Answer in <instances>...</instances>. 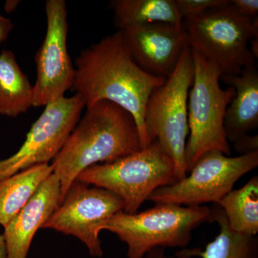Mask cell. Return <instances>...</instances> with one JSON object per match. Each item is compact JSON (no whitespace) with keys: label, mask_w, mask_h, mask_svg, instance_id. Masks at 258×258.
I'll return each mask as SVG.
<instances>
[{"label":"cell","mask_w":258,"mask_h":258,"mask_svg":"<svg viewBox=\"0 0 258 258\" xmlns=\"http://www.w3.org/2000/svg\"><path fill=\"white\" fill-rule=\"evenodd\" d=\"M71 91L84 100L86 108L101 101H111L133 116L142 149L147 147L144 111L148 98L166 79L147 74L134 62L118 30L81 51L76 60Z\"/></svg>","instance_id":"obj_1"},{"label":"cell","mask_w":258,"mask_h":258,"mask_svg":"<svg viewBox=\"0 0 258 258\" xmlns=\"http://www.w3.org/2000/svg\"><path fill=\"white\" fill-rule=\"evenodd\" d=\"M142 149L135 120L111 101L88 107L51 165L60 181L62 202L78 176L89 166L106 164Z\"/></svg>","instance_id":"obj_2"},{"label":"cell","mask_w":258,"mask_h":258,"mask_svg":"<svg viewBox=\"0 0 258 258\" xmlns=\"http://www.w3.org/2000/svg\"><path fill=\"white\" fill-rule=\"evenodd\" d=\"M193 79L192 52L187 43L172 74L151 93L144 111L147 146L154 142L160 144L174 162L177 181L187 175L185 147L189 134L188 96Z\"/></svg>","instance_id":"obj_3"},{"label":"cell","mask_w":258,"mask_h":258,"mask_svg":"<svg viewBox=\"0 0 258 258\" xmlns=\"http://www.w3.org/2000/svg\"><path fill=\"white\" fill-rule=\"evenodd\" d=\"M211 208L206 205L183 207L157 203L135 214L118 212L101 226L118 236L128 247V258H143L156 247H185L192 232L210 221Z\"/></svg>","instance_id":"obj_4"},{"label":"cell","mask_w":258,"mask_h":258,"mask_svg":"<svg viewBox=\"0 0 258 258\" xmlns=\"http://www.w3.org/2000/svg\"><path fill=\"white\" fill-rule=\"evenodd\" d=\"M194 79L188 96L189 139L185 147V164L189 173L203 154L220 151L230 157L231 150L224 127L226 111L235 95V88L222 89L220 70L191 50Z\"/></svg>","instance_id":"obj_5"},{"label":"cell","mask_w":258,"mask_h":258,"mask_svg":"<svg viewBox=\"0 0 258 258\" xmlns=\"http://www.w3.org/2000/svg\"><path fill=\"white\" fill-rule=\"evenodd\" d=\"M182 24L191 50L215 64L222 76L238 75L247 66L256 64L249 44L258 37V17L242 16L230 1L185 19Z\"/></svg>","instance_id":"obj_6"},{"label":"cell","mask_w":258,"mask_h":258,"mask_svg":"<svg viewBox=\"0 0 258 258\" xmlns=\"http://www.w3.org/2000/svg\"><path fill=\"white\" fill-rule=\"evenodd\" d=\"M76 180L115 194L128 214L137 213L159 188L177 181L172 159L157 142L113 162L89 166Z\"/></svg>","instance_id":"obj_7"},{"label":"cell","mask_w":258,"mask_h":258,"mask_svg":"<svg viewBox=\"0 0 258 258\" xmlns=\"http://www.w3.org/2000/svg\"><path fill=\"white\" fill-rule=\"evenodd\" d=\"M258 166V151L230 157L220 151H210L195 163L189 175L154 191L148 200L188 206L218 204L244 174Z\"/></svg>","instance_id":"obj_8"},{"label":"cell","mask_w":258,"mask_h":258,"mask_svg":"<svg viewBox=\"0 0 258 258\" xmlns=\"http://www.w3.org/2000/svg\"><path fill=\"white\" fill-rule=\"evenodd\" d=\"M123 210V200L115 194L76 180L42 228L74 236L86 244L91 256L101 257V226Z\"/></svg>","instance_id":"obj_9"},{"label":"cell","mask_w":258,"mask_h":258,"mask_svg":"<svg viewBox=\"0 0 258 258\" xmlns=\"http://www.w3.org/2000/svg\"><path fill=\"white\" fill-rule=\"evenodd\" d=\"M84 107V100L79 94L62 97L45 106L18 152L0 160V180L52 161L79 121Z\"/></svg>","instance_id":"obj_10"},{"label":"cell","mask_w":258,"mask_h":258,"mask_svg":"<svg viewBox=\"0 0 258 258\" xmlns=\"http://www.w3.org/2000/svg\"><path fill=\"white\" fill-rule=\"evenodd\" d=\"M47 30L35 55L37 78L33 107L47 106L62 98L74 85L75 67L68 52V11L64 0L45 3Z\"/></svg>","instance_id":"obj_11"},{"label":"cell","mask_w":258,"mask_h":258,"mask_svg":"<svg viewBox=\"0 0 258 258\" xmlns=\"http://www.w3.org/2000/svg\"><path fill=\"white\" fill-rule=\"evenodd\" d=\"M120 31L134 62L147 74L166 79L188 43L183 24L150 23Z\"/></svg>","instance_id":"obj_12"},{"label":"cell","mask_w":258,"mask_h":258,"mask_svg":"<svg viewBox=\"0 0 258 258\" xmlns=\"http://www.w3.org/2000/svg\"><path fill=\"white\" fill-rule=\"evenodd\" d=\"M62 203L60 181L52 174L5 227L7 258H27L37 231Z\"/></svg>","instance_id":"obj_13"},{"label":"cell","mask_w":258,"mask_h":258,"mask_svg":"<svg viewBox=\"0 0 258 258\" xmlns=\"http://www.w3.org/2000/svg\"><path fill=\"white\" fill-rule=\"evenodd\" d=\"M225 84L235 88V95L226 111L224 127L228 142L235 143L258 125V71L249 66L238 75L222 76Z\"/></svg>","instance_id":"obj_14"},{"label":"cell","mask_w":258,"mask_h":258,"mask_svg":"<svg viewBox=\"0 0 258 258\" xmlns=\"http://www.w3.org/2000/svg\"><path fill=\"white\" fill-rule=\"evenodd\" d=\"M210 222H216L220 232L205 250L184 249L164 258H258L257 236L238 233L231 229L225 212L217 204L211 208Z\"/></svg>","instance_id":"obj_15"},{"label":"cell","mask_w":258,"mask_h":258,"mask_svg":"<svg viewBox=\"0 0 258 258\" xmlns=\"http://www.w3.org/2000/svg\"><path fill=\"white\" fill-rule=\"evenodd\" d=\"M34 88L14 52L0 53V115L15 118L33 107Z\"/></svg>","instance_id":"obj_16"},{"label":"cell","mask_w":258,"mask_h":258,"mask_svg":"<svg viewBox=\"0 0 258 258\" xmlns=\"http://www.w3.org/2000/svg\"><path fill=\"white\" fill-rule=\"evenodd\" d=\"M52 173L51 164H38L0 180V225L5 228Z\"/></svg>","instance_id":"obj_17"},{"label":"cell","mask_w":258,"mask_h":258,"mask_svg":"<svg viewBox=\"0 0 258 258\" xmlns=\"http://www.w3.org/2000/svg\"><path fill=\"white\" fill-rule=\"evenodd\" d=\"M110 6L118 30L150 23H183L175 0H113Z\"/></svg>","instance_id":"obj_18"},{"label":"cell","mask_w":258,"mask_h":258,"mask_svg":"<svg viewBox=\"0 0 258 258\" xmlns=\"http://www.w3.org/2000/svg\"><path fill=\"white\" fill-rule=\"evenodd\" d=\"M225 212L229 225L238 233H258V176L238 189L232 190L217 204Z\"/></svg>","instance_id":"obj_19"},{"label":"cell","mask_w":258,"mask_h":258,"mask_svg":"<svg viewBox=\"0 0 258 258\" xmlns=\"http://www.w3.org/2000/svg\"><path fill=\"white\" fill-rule=\"evenodd\" d=\"M183 20L203 14L208 10L228 3V0H175Z\"/></svg>","instance_id":"obj_20"},{"label":"cell","mask_w":258,"mask_h":258,"mask_svg":"<svg viewBox=\"0 0 258 258\" xmlns=\"http://www.w3.org/2000/svg\"><path fill=\"white\" fill-rule=\"evenodd\" d=\"M230 3L242 16L252 19L257 18V0H231Z\"/></svg>","instance_id":"obj_21"},{"label":"cell","mask_w":258,"mask_h":258,"mask_svg":"<svg viewBox=\"0 0 258 258\" xmlns=\"http://www.w3.org/2000/svg\"><path fill=\"white\" fill-rule=\"evenodd\" d=\"M234 144V149L240 155L249 154L258 151L257 135L251 136L247 134L242 138L238 139Z\"/></svg>","instance_id":"obj_22"},{"label":"cell","mask_w":258,"mask_h":258,"mask_svg":"<svg viewBox=\"0 0 258 258\" xmlns=\"http://www.w3.org/2000/svg\"><path fill=\"white\" fill-rule=\"evenodd\" d=\"M13 28L14 25L12 20L0 15V44L3 43L8 38Z\"/></svg>","instance_id":"obj_23"},{"label":"cell","mask_w":258,"mask_h":258,"mask_svg":"<svg viewBox=\"0 0 258 258\" xmlns=\"http://www.w3.org/2000/svg\"><path fill=\"white\" fill-rule=\"evenodd\" d=\"M164 247H156L149 251L145 254V258H164Z\"/></svg>","instance_id":"obj_24"},{"label":"cell","mask_w":258,"mask_h":258,"mask_svg":"<svg viewBox=\"0 0 258 258\" xmlns=\"http://www.w3.org/2000/svg\"><path fill=\"white\" fill-rule=\"evenodd\" d=\"M249 50L251 53L254 56V58L257 59L258 57V37L253 38L250 40L249 44Z\"/></svg>","instance_id":"obj_25"},{"label":"cell","mask_w":258,"mask_h":258,"mask_svg":"<svg viewBox=\"0 0 258 258\" xmlns=\"http://www.w3.org/2000/svg\"><path fill=\"white\" fill-rule=\"evenodd\" d=\"M20 1H13V0H8L5 4V10L7 13H10L14 11L18 6Z\"/></svg>","instance_id":"obj_26"},{"label":"cell","mask_w":258,"mask_h":258,"mask_svg":"<svg viewBox=\"0 0 258 258\" xmlns=\"http://www.w3.org/2000/svg\"><path fill=\"white\" fill-rule=\"evenodd\" d=\"M0 258H7L6 248L3 235H0Z\"/></svg>","instance_id":"obj_27"}]
</instances>
